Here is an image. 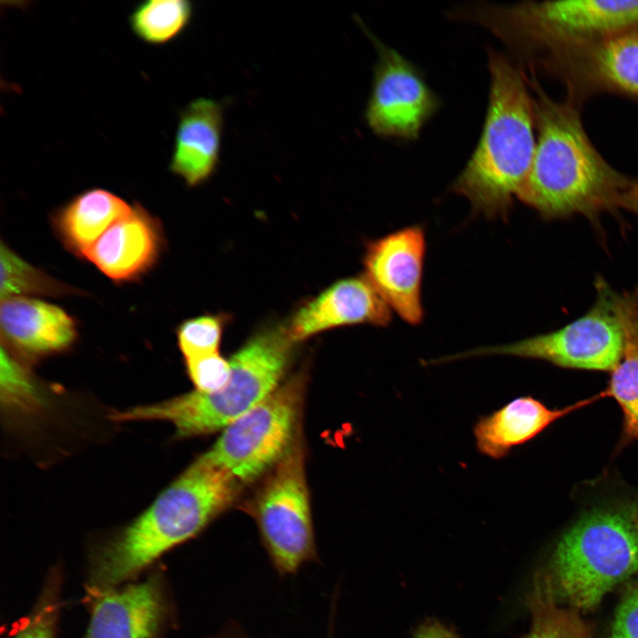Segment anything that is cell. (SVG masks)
I'll return each instance as SVG.
<instances>
[{"instance_id": "obj_1", "label": "cell", "mask_w": 638, "mask_h": 638, "mask_svg": "<svg viewBox=\"0 0 638 638\" xmlns=\"http://www.w3.org/2000/svg\"><path fill=\"white\" fill-rule=\"evenodd\" d=\"M528 82L535 92L539 136L517 198L545 217L589 214L618 206L631 183L598 152L572 105L550 98L535 79Z\"/></svg>"}, {"instance_id": "obj_2", "label": "cell", "mask_w": 638, "mask_h": 638, "mask_svg": "<svg viewBox=\"0 0 638 638\" xmlns=\"http://www.w3.org/2000/svg\"><path fill=\"white\" fill-rule=\"evenodd\" d=\"M487 54L490 90L483 130L451 190L469 200L474 214L503 219L533 163L534 101L517 66L493 48Z\"/></svg>"}, {"instance_id": "obj_3", "label": "cell", "mask_w": 638, "mask_h": 638, "mask_svg": "<svg viewBox=\"0 0 638 638\" xmlns=\"http://www.w3.org/2000/svg\"><path fill=\"white\" fill-rule=\"evenodd\" d=\"M240 484L201 455L102 548L93 563L94 581L116 585L195 537L231 505Z\"/></svg>"}, {"instance_id": "obj_4", "label": "cell", "mask_w": 638, "mask_h": 638, "mask_svg": "<svg viewBox=\"0 0 638 638\" xmlns=\"http://www.w3.org/2000/svg\"><path fill=\"white\" fill-rule=\"evenodd\" d=\"M447 16L490 31L520 58L541 63L556 53L638 29V0L472 2Z\"/></svg>"}, {"instance_id": "obj_5", "label": "cell", "mask_w": 638, "mask_h": 638, "mask_svg": "<svg viewBox=\"0 0 638 638\" xmlns=\"http://www.w3.org/2000/svg\"><path fill=\"white\" fill-rule=\"evenodd\" d=\"M547 572L556 600L580 612L637 572L638 494L580 514L559 538Z\"/></svg>"}, {"instance_id": "obj_6", "label": "cell", "mask_w": 638, "mask_h": 638, "mask_svg": "<svg viewBox=\"0 0 638 638\" xmlns=\"http://www.w3.org/2000/svg\"><path fill=\"white\" fill-rule=\"evenodd\" d=\"M294 344L285 326L263 329L229 360L230 377L222 390H195L154 404L115 411L111 418L119 422L167 421L182 438L223 430L280 385Z\"/></svg>"}, {"instance_id": "obj_7", "label": "cell", "mask_w": 638, "mask_h": 638, "mask_svg": "<svg viewBox=\"0 0 638 638\" xmlns=\"http://www.w3.org/2000/svg\"><path fill=\"white\" fill-rule=\"evenodd\" d=\"M305 377L302 372L295 374L227 425L204 455L240 483L274 468L298 438Z\"/></svg>"}, {"instance_id": "obj_8", "label": "cell", "mask_w": 638, "mask_h": 638, "mask_svg": "<svg viewBox=\"0 0 638 638\" xmlns=\"http://www.w3.org/2000/svg\"><path fill=\"white\" fill-rule=\"evenodd\" d=\"M264 548L280 576L317 560L305 453L299 438L272 469L252 508Z\"/></svg>"}, {"instance_id": "obj_9", "label": "cell", "mask_w": 638, "mask_h": 638, "mask_svg": "<svg viewBox=\"0 0 638 638\" xmlns=\"http://www.w3.org/2000/svg\"><path fill=\"white\" fill-rule=\"evenodd\" d=\"M625 333L616 297L598 300L585 315L553 332L519 341L473 348L434 360L446 362L482 355H510L539 359L579 370L612 371L621 360Z\"/></svg>"}, {"instance_id": "obj_10", "label": "cell", "mask_w": 638, "mask_h": 638, "mask_svg": "<svg viewBox=\"0 0 638 638\" xmlns=\"http://www.w3.org/2000/svg\"><path fill=\"white\" fill-rule=\"evenodd\" d=\"M367 34L377 49L378 59L365 121L377 136L416 140L437 112L440 100L411 62L368 31Z\"/></svg>"}, {"instance_id": "obj_11", "label": "cell", "mask_w": 638, "mask_h": 638, "mask_svg": "<svg viewBox=\"0 0 638 638\" xmlns=\"http://www.w3.org/2000/svg\"><path fill=\"white\" fill-rule=\"evenodd\" d=\"M426 237L411 225L370 240L362 257L364 276L392 311L411 325L424 319L422 280Z\"/></svg>"}, {"instance_id": "obj_12", "label": "cell", "mask_w": 638, "mask_h": 638, "mask_svg": "<svg viewBox=\"0 0 638 638\" xmlns=\"http://www.w3.org/2000/svg\"><path fill=\"white\" fill-rule=\"evenodd\" d=\"M393 311L364 276L338 280L293 314L285 326L294 343L342 326H388Z\"/></svg>"}, {"instance_id": "obj_13", "label": "cell", "mask_w": 638, "mask_h": 638, "mask_svg": "<svg viewBox=\"0 0 638 638\" xmlns=\"http://www.w3.org/2000/svg\"><path fill=\"white\" fill-rule=\"evenodd\" d=\"M164 244L160 222L140 205L115 222L83 257L115 282L133 281L151 269Z\"/></svg>"}, {"instance_id": "obj_14", "label": "cell", "mask_w": 638, "mask_h": 638, "mask_svg": "<svg viewBox=\"0 0 638 638\" xmlns=\"http://www.w3.org/2000/svg\"><path fill=\"white\" fill-rule=\"evenodd\" d=\"M0 328L3 346L30 360L66 351L78 333L75 321L65 310L31 297L2 300Z\"/></svg>"}, {"instance_id": "obj_15", "label": "cell", "mask_w": 638, "mask_h": 638, "mask_svg": "<svg viewBox=\"0 0 638 638\" xmlns=\"http://www.w3.org/2000/svg\"><path fill=\"white\" fill-rule=\"evenodd\" d=\"M544 66H561L577 84L638 97V33L626 32L561 51Z\"/></svg>"}, {"instance_id": "obj_16", "label": "cell", "mask_w": 638, "mask_h": 638, "mask_svg": "<svg viewBox=\"0 0 638 638\" xmlns=\"http://www.w3.org/2000/svg\"><path fill=\"white\" fill-rule=\"evenodd\" d=\"M606 397L604 389L561 408H550L533 396L517 397L478 418L472 429L476 448L492 459L504 458L512 448L534 439L561 417Z\"/></svg>"}, {"instance_id": "obj_17", "label": "cell", "mask_w": 638, "mask_h": 638, "mask_svg": "<svg viewBox=\"0 0 638 638\" xmlns=\"http://www.w3.org/2000/svg\"><path fill=\"white\" fill-rule=\"evenodd\" d=\"M223 106L200 97L179 114L169 170L189 187L206 182L216 171L223 132Z\"/></svg>"}, {"instance_id": "obj_18", "label": "cell", "mask_w": 638, "mask_h": 638, "mask_svg": "<svg viewBox=\"0 0 638 638\" xmlns=\"http://www.w3.org/2000/svg\"><path fill=\"white\" fill-rule=\"evenodd\" d=\"M164 611L156 580L107 590L94 603L85 638H155Z\"/></svg>"}, {"instance_id": "obj_19", "label": "cell", "mask_w": 638, "mask_h": 638, "mask_svg": "<svg viewBox=\"0 0 638 638\" xmlns=\"http://www.w3.org/2000/svg\"><path fill=\"white\" fill-rule=\"evenodd\" d=\"M131 209L125 200L100 188L85 191L61 206L52 218L55 230L72 253L86 252Z\"/></svg>"}, {"instance_id": "obj_20", "label": "cell", "mask_w": 638, "mask_h": 638, "mask_svg": "<svg viewBox=\"0 0 638 638\" xmlns=\"http://www.w3.org/2000/svg\"><path fill=\"white\" fill-rule=\"evenodd\" d=\"M616 302L623 323L625 346L605 390L608 397L621 408L624 440L632 441L638 440V310L627 299L616 297Z\"/></svg>"}, {"instance_id": "obj_21", "label": "cell", "mask_w": 638, "mask_h": 638, "mask_svg": "<svg viewBox=\"0 0 638 638\" xmlns=\"http://www.w3.org/2000/svg\"><path fill=\"white\" fill-rule=\"evenodd\" d=\"M525 603L531 627L525 638H591V628L580 611L556 600L547 570L535 573Z\"/></svg>"}, {"instance_id": "obj_22", "label": "cell", "mask_w": 638, "mask_h": 638, "mask_svg": "<svg viewBox=\"0 0 638 638\" xmlns=\"http://www.w3.org/2000/svg\"><path fill=\"white\" fill-rule=\"evenodd\" d=\"M192 13V4L187 0H150L136 6L129 15L128 23L133 33L142 41L162 44L183 31Z\"/></svg>"}, {"instance_id": "obj_23", "label": "cell", "mask_w": 638, "mask_h": 638, "mask_svg": "<svg viewBox=\"0 0 638 638\" xmlns=\"http://www.w3.org/2000/svg\"><path fill=\"white\" fill-rule=\"evenodd\" d=\"M0 266L2 300L27 295L56 297L76 292L71 286L25 261L3 242L0 246Z\"/></svg>"}, {"instance_id": "obj_24", "label": "cell", "mask_w": 638, "mask_h": 638, "mask_svg": "<svg viewBox=\"0 0 638 638\" xmlns=\"http://www.w3.org/2000/svg\"><path fill=\"white\" fill-rule=\"evenodd\" d=\"M0 378L1 399L7 408L29 413L42 406L43 397L35 377L20 358L3 346Z\"/></svg>"}, {"instance_id": "obj_25", "label": "cell", "mask_w": 638, "mask_h": 638, "mask_svg": "<svg viewBox=\"0 0 638 638\" xmlns=\"http://www.w3.org/2000/svg\"><path fill=\"white\" fill-rule=\"evenodd\" d=\"M226 316L204 315L184 321L176 335L185 360L218 352Z\"/></svg>"}, {"instance_id": "obj_26", "label": "cell", "mask_w": 638, "mask_h": 638, "mask_svg": "<svg viewBox=\"0 0 638 638\" xmlns=\"http://www.w3.org/2000/svg\"><path fill=\"white\" fill-rule=\"evenodd\" d=\"M186 369L196 389L203 393L222 390L230 377V361L218 352L185 360Z\"/></svg>"}, {"instance_id": "obj_27", "label": "cell", "mask_w": 638, "mask_h": 638, "mask_svg": "<svg viewBox=\"0 0 638 638\" xmlns=\"http://www.w3.org/2000/svg\"><path fill=\"white\" fill-rule=\"evenodd\" d=\"M609 638H638V583L626 592L620 602Z\"/></svg>"}, {"instance_id": "obj_28", "label": "cell", "mask_w": 638, "mask_h": 638, "mask_svg": "<svg viewBox=\"0 0 638 638\" xmlns=\"http://www.w3.org/2000/svg\"><path fill=\"white\" fill-rule=\"evenodd\" d=\"M56 605L52 595L45 596L27 624L14 638H54Z\"/></svg>"}, {"instance_id": "obj_29", "label": "cell", "mask_w": 638, "mask_h": 638, "mask_svg": "<svg viewBox=\"0 0 638 638\" xmlns=\"http://www.w3.org/2000/svg\"><path fill=\"white\" fill-rule=\"evenodd\" d=\"M414 638H458V636L441 623L429 620L420 626Z\"/></svg>"}, {"instance_id": "obj_30", "label": "cell", "mask_w": 638, "mask_h": 638, "mask_svg": "<svg viewBox=\"0 0 638 638\" xmlns=\"http://www.w3.org/2000/svg\"><path fill=\"white\" fill-rule=\"evenodd\" d=\"M618 206L638 214V183H631L620 195Z\"/></svg>"}, {"instance_id": "obj_31", "label": "cell", "mask_w": 638, "mask_h": 638, "mask_svg": "<svg viewBox=\"0 0 638 638\" xmlns=\"http://www.w3.org/2000/svg\"><path fill=\"white\" fill-rule=\"evenodd\" d=\"M215 638H246L238 626L234 624L226 626Z\"/></svg>"}, {"instance_id": "obj_32", "label": "cell", "mask_w": 638, "mask_h": 638, "mask_svg": "<svg viewBox=\"0 0 638 638\" xmlns=\"http://www.w3.org/2000/svg\"><path fill=\"white\" fill-rule=\"evenodd\" d=\"M336 604H337V595H335L334 599L331 603L327 638H334V621H335V613H336Z\"/></svg>"}, {"instance_id": "obj_33", "label": "cell", "mask_w": 638, "mask_h": 638, "mask_svg": "<svg viewBox=\"0 0 638 638\" xmlns=\"http://www.w3.org/2000/svg\"><path fill=\"white\" fill-rule=\"evenodd\" d=\"M635 32L638 33V30H636Z\"/></svg>"}]
</instances>
